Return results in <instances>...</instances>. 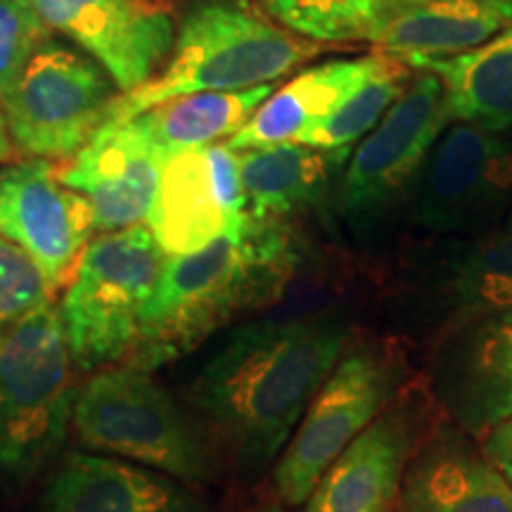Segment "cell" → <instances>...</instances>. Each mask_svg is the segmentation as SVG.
<instances>
[{
  "mask_svg": "<svg viewBox=\"0 0 512 512\" xmlns=\"http://www.w3.org/2000/svg\"><path fill=\"white\" fill-rule=\"evenodd\" d=\"M413 69L441 81L451 121L496 133L512 126V24L482 46Z\"/></svg>",
  "mask_w": 512,
  "mask_h": 512,
  "instance_id": "cell-22",
  "label": "cell"
},
{
  "mask_svg": "<svg viewBox=\"0 0 512 512\" xmlns=\"http://www.w3.org/2000/svg\"><path fill=\"white\" fill-rule=\"evenodd\" d=\"M418 72L339 176V211L356 233L377 226L420 181L432 147L451 124L441 81Z\"/></svg>",
  "mask_w": 512,
  "mask_h": 512,
  "instance_id": "cell-9",
  "label": "cell"
},
{
  "mask_svg": "<svg viewBox=\"0 0 512 512\" xmlns=\"http://www.w3.org/2000/svg\"><path fill=\"white\" fill-rule=\"evenodd\" d=\"M320 50L323 43L280 27L252 0H195L178 27L171 60L136 91L119 95L105 124H121L183 95L264 86Z\"/></svg>",
  "mask_w": 512,
  "mask_h": 512,
  "instance_id": "cell-3",
  "label": "cell"
},
{
  "mask_svg": "<svg viewBox=\"0 0 512 512\" xmlns=\"http://www.w3.org/2000/svg\"><path fill=\"white\" fill-rule=\"evenodd\" d=\"M512 24V0H399L370 41L408 67L491 41Z\"/></svg>",
  "mask_w": 512,
  "mask_h": 512,
  "instance_id": "cell-18",
  "label": "cell"
},
{
  "mask_svg": "<svg viewBox=\"0 0 512 512\" xmlns=\"http://www.w3.org/2000/svg\"><path fill=\"white\" fill-rule=\"evenodd\" d=\"M114 88L102 64L50 38L0 102L19 155L72 159L105 124Z\"/></svg>",
  "mask_w": 512,
  "mask_h": 512,
  "instance_id": "cell-8",
  "label": "cell"
},
{
  "mask_svg": "<svg viewBox=\"0 0 512 512\" xmlns=\"http://www.w3.org/2000/svg\"><path fill=\"white\" fill-rule=\"evenodd\" d=\"M19 159H22V155H19L15 143H12L8 119H5L3 105H0V164H12L19 162Z\"/></svg>",
  "mask_w": 512,
  "mask_h": 512,
  "instance_id": "cell-30",
  "label": "cell"
},
{
  "mask_svg": "<svg viewBox=\"0 0 512 512\" xmlns=\"http://www.w3.org/2000/svg\"><path fill=\"white\" fill-rule=\"evenodd\" d=\"M50 31L34 0H0V102L15 88L31 57L50 41Z\"/></svg>",
  "mask_w": 512,
  "mask_h": 512,
  "instance_id": "cell-27",
  "label": "cell"
},
{
  "mask_svg": "<svg viewBox=\"0 0 512 512\" xmlns=\"http://www.w3.org/2000/svg\"><path fill=\"white\" fill-rule=\"evenodd\" d=\"M164 259V249L145 226L102 233L88 242L57 306L76 366L105 368L133 354L140 316Z\"/></svg>",
  "mask_w": 512,
  "mask_h": 512,
  "instance_id": "cell-5",
  "label": "cell"
},
{
  "mask_svg": "<svg viewBox=\"0 0 512 512\" xmlns=\"http://www.w3.org/2000/svg\"><path fill=\"white\" fill-rule=\"evenodd\" d=\"M434 406L432 392L403 389L320 477L309 512H392L408 463L437 430Z\"/></svg>",
  "mask_w": 512,
  "mask_h": 512,
  "instance_id": "cell-10",
  "label": "cell"
},
{
  "mask_svg": "<svg viewBox=\"0 0 512 512\" xmlns=\"http://www.w3.org/2000/svg\"><path fill=\"white\" fill-rule=\"evenodd\" d=\"M512 202V140L458 124L441 133L420 174L415 223L432 233L482 230Z\"/></svg>",
  "mask_w": 512,
  "mask_h": 512,
  "instance_id": "cell-11",
  "label": "cell"
},
{
  "mask_svg": "<svg viewBox=\"0 0 512 512\" xmlns=\"http://www.w3.org/2000/svg\"><path fill=\"white\" fill-rule=\"evenodd\" d=\"M351 157V147H313L304 143H275L254 147L240 155L242 190L247 214L252 219H280L290 216L320 197Z\"/></svg>",
  "mask_w": 512,
  "mask_h": 512,
  "instance_id": "cell-20",
  "label": "cell"
},
{
  "mask_svg": "<svg viewBox=\"0 0 512 512\" xmlns=\"http://www.w3.org/2000/svg\"><path fill=\"white\" fill-rule=\"evenodd\" d=\"M347 342L337 316L242 325L195 375L190 403L242 470H259L290 441Z\"/></svg>",
  "mask_w": 512,
  "mask_h": 512,
  "instance_id": "cell-1",
  "label": "cell"
},
{
  "mask_svg": "<svg viewBox=\"0 0 512 512\" xmlns=\"http://www.w3.org/2000/svg\"><path fill=\"white\" fill-rule=\"evenodd\" d=\"M273 91V83H264L238 93H192L162 102L121 124L166 159L238 133Z\"/></svg>",
  "mask_w": 512,
  "mask_h": 512,
  "instance_id": "cell-23",
  "label": "cell"
},
{
  "mask_svg": "<svg viewBox=\"0 0 512 512\" xmlns=\"http://www.w3.org/2000/svg\"><path fill=\"white\" fill-rule=\"evenodd\" d=\"M472 434L437 427L401 482V512H512V484Z\"/></svg>",
  "mask_w": 512,
  "mask_h": 512,
  "instance_id": "cell-16",
  "label": "cell"
},
{
  "mask_svg": "<svg viewBox=\"0 0 512 512\" xmlns=\"http://www.w3.org/2000/svg\"><path fill=\"white\" fill-rule=\"evenodd\" d=\"M399 0H256L273 22L316 43L370 41Z\"/></svg>",
  "mask_w": 512,
  "mask_h": 512,
  "instance_id": "cell-26",
  "label": "cell"
},
{
  "mask_svg": "<svg viewBox=\"0 0 512 512\" xmlns=\"http://www.w3.org/2000/svg\"><path fill=\"white\" fill-rule=\"evenodd\" d=\"M74 358L53 299L0 330V482H22L67 437Z\"/></svg>",
  "mask_w": 512,
  "mask_h": 512,
  "instance_id": "cell-4",
  "label": "cell"
},
{
  "mask_svg": "<svg viewBox=\"0 0 512 512\" xmlns=\"http://www.w3.org/2000/svg\"><path fill=\"white\" fill-rule=\"evenodd\" d=\"M297 266L285 221H233L223 235L190 254L166 256L147 299L131 363L155 370L214 335L235 313L280 292Z\"/></svg>",
  "mask_w": 512,
  "mask_h": 512,
  "instance_id": "cell-2",
  "label": "cell"
},
{
  "mask_svg": "<svg viewBox=\"0 0 512 512\" xmlns=\"http://www.w3.org/2000/svg\"><path fill=\"white\" fill-rule=\"evenodd\" d=\"M403 363L380 342H358L323 382L275 467L280 501H309L342 451L401 394Z\"/></svg>",
  "mask_w": 512,
  "mask_h": 512,
  "instance_id": "cell-7",
  "label": "cell"
},
{
  "mask_svg": "<svg viewBox=\"0 0 512 512\" xmlns=\"http://www.w3.org/2000/svg\"><path fill=\"white\" fill-rule=\"evenodd\" d=\"M437 302L444 304L451 328L512 311V216L444 261L437 275Z\"/></svg>",
  "mask_w": 512,
  "mask_h": 512,
  "instance_id": "cell-24",
  "label": "cell"
},
{
  "mask_svg": "<svg viewBox=\"0 0 512 512\" xmlns=\"http://www.w3.org/2000/svg\"><path fill=\"white\" fill-rule=\"evenodd\" d=\"M72 425L95 451L114 453L183 482H204L214 472L207 448L190 430L181 408L152 370L138 363L107 368L83 384Z\"/></svg>",
  "mask_w": 512,
  "mask_h": 512,
  "instance_id": "cell-6",
  "label": "cell"
},
{
  "mask_svg": "<svg viewBox=\"0 0 512 512\" xmlns=\"http://www.w3.org/2000/svg\"><path fill=\"white\" fill-rule=\"evenodd\" d=\"M93 230L91 202L60 181L53 159L17 162L0 174V233L29 256L50 294L72 283Z\"/></svg>",
  "mask_w": 512,
  "mask_h": 512,
  "instance_id": "cell-12",
  "label": "cell"
},
{
  "mask_svg": "<svg viewBox=\"0 0 512 512\" xmlns=\"http://www.w3.org/2000/svg\"><path fill=\"white\" fill-rule=\"evenodd\" d=\"M41 512H207L188 486L145 467L69 453L43 491Z\"/></svg>",
  "mask_w": 512,
  "mask_h": 512,
  "instance_id": "cell-17",
  "label": "cell"
},
{
  "mask_svg": "<svg viewBox=\"0 0 512 512\" xmlns=\"http://www.w3.org/2000/svg\"><path fill=\"white\" fill-rule=\"evenodd\" d=\"M230 219L204 147L176 152L166 157L159 176L155 207L147 216V226L166 256L190 254L207 247L228 226Z\"/></svg>",
  "mask_w": 512,
  "mask_h": 512,
  "instance_id": "cell-21",
  "label": "cell"
},
{
  "mask_svg": "<svg viewBox=\"0 0 512 512\" xmlns=\"http://www.w3.org/2000/svg\"><path fill=\"white\" fill-rule=\"evenodd\" d=\"M380 55L332 60L306 69L261 102L245 126L228 138L235 152L297 140L306 128L335 110L373 74Z\"/></svg>",
  "mask_w": 512,
  "mask_h": 512,
  "instance_id": "cell-19",
  "label": "cell"
},
{
  "mask_svg": "<svg viewBox=\"0 0 512 512\" xmlns=\"http://www.w3.org/2000/svg\"><path fill=\"white\" fill-rule=\"evenodd\" d=\"M53 299L38 268L17 245L0 233V330Z\"/></svg>",
  "mask_w": 512,
  "mask_h": 512,
  "instance_id": "cell-28",
  "label": "cell"
},
{
  "mask_svg": "<svg viewBox=\"0 0 512 512\" xmlns=\"http://www.w3.org/2000/svg\"><path fill=\"white\" fill-rule=\"evenodd\" d=\"M430 392L472 437L512 418V311L448 328L432 361Z\"/></svg>",
  "mask_w": 512,
  "mask_h": 512,
  "instance_id": "cell-14",
  "label": "cell"
},
{
  "mask_svg": "<svg viewBox=\"0 0 512 512\" xmlns=\"http://www.w3.org/2000/svg\"><path fill=\"white\" fill-rule=\"evenodd\" d=\"M484 437L486 439L482 444V451L486 453V458H489L512 484V418L503 420L501 425H496L494 430L486 432Z\"/></svg>",
  "mask_w": 512,
  "mask_h": 512,
  "instance_id": "cell-29",
  "label": "cell"
},
{
  "mask_svg": "<svg viewBox=\"0 0 512 512\" xmlns=\"http://www.w3.org/2000/svg\"><path fill=\"white\" fill-rule=\"evenodd\" d=\"M377 55H380V60H377L373 74L354 93L339 102L328 117L306 128L302 136L292 143L335 150V147H349L354 140L373 131L377 121L387 114L389 107L401 98L408 83L413 81V67L396 60V57L384 53Z\"/></svg>",
  "mask_w": 512,
  "mask_h": 512,
  "instance_id": "cell-25",
  "label": "cell"
},
{
  "mask_svg": "<svg viewBox=\"0 0 512 512\" xmlns=\"http://www.w3.org/2000/svg\"><path fill=\"white\" fill-rule=\"evenodd\" d=\"M159 3H164V5H169V8H171V5H174V3H181V0H159Z\"/></svg>",
  "mask_w": 512,
  "mask_h": 512,
  "instance_id": "cell-31",
  "label": "cell"
},
{
  "mask_svg": "<svg viewBox=\"0 0 512 512\" xmlns=\"http://www.w3.org/2000/svg\"><path fill=\"white\" fill-rule=\"evenodd\" d=\"M50 29L102 64L121 93L157 74L174 48V17L159 0H34Z\"/></svg>",
  "mask_w": 512,
  "mask_h": 512,
  "instance_id": "cell-13",
  "label": "cell"
},
{
  "mask_svg": "<svg viewBox=\"0 0 512 512\" xmlns=\"http://www.w3.org/2000/svg\"><path fill=\"white\" fill-rule=\"evenodd\" d=\"M164 159L126 124H105L72 162L60 164V181L81 192L102 233L136 228L155 207Z\"/></svg>",
  "mask_w": 512,
  "mask_h": 512,
  "instance_id": "cell-15",
  "label": "cell"
}]
</instances>
